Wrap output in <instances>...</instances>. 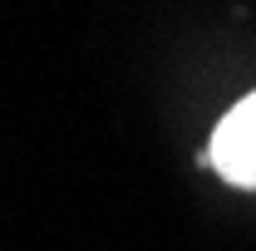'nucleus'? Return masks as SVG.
Returning a JSON list of instances; mask_svg holds the SVG:
<instances>
[{"mask_svg": "<svg viewBox=\"0 0 256 251\" xmlns=\"http://www.w3.org/2000/svg\"><path fill=\"white\" fill-rule=\"evenodd\" d=\"M212 168L236 188H256V94H246L212 133Z\"/></svg>", "mask_w": 256, "mask_h": 251, "instance_id": "f257e3e1", "label": "nucleus"}]
</instances>
